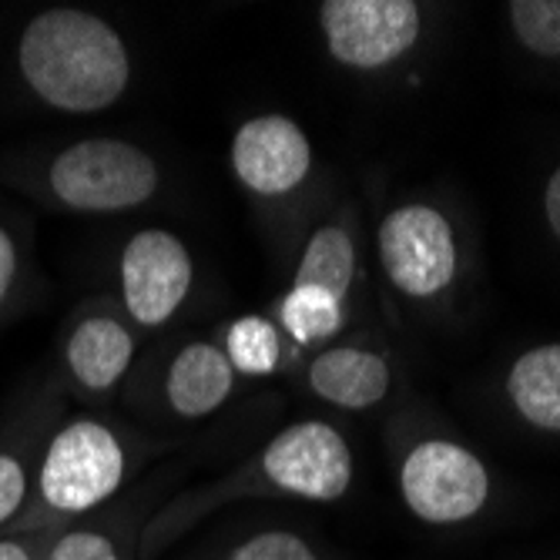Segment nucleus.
Listing matches in <instances>:
<instances>
[{
	"label": "nucleus",
	"instance_id": "obj_13",
	"mask_svg": "<svg viewBox=\"0 0 560 560\" xmlns=\"http://www.w3.org/2000/svg\"><path fill=\"white\" fill-rule=\"evenodd\" d=\"M506 396L530 427L560 433V342L527 349L506 373Z\"/></svg>",
	"mask_w": 560,
	"mask_h": 560
},
{
	"label": "nucleus",
	"instance_id": "obj_22",
	"mask_svg": "<svg viewBox=\"0 0 560 560\" xmlns=\"http://www.w3.org/2000/svg\"><path fill=\"white\" fill-rule=\"evenodd\" d=\"M544 212H547V225L550 232L560 238V168L550 175L547 191H544Z\"/></svg>",
	"mask_w": 560,
	"mask_h": 560
},
{
	"label": "nucleus",
	"instance_id": "obj_2",
	"mask_svg": "<svg viewBox=\"0 0 560 560\" xmlns=\"http://www.w3.org/2000/svg\"><path fill=\"white\" fill-rule=\"evenodd\" d=\"M50 191L74 212H128L159 191L162 172L144 148L121 138H84L47 172Z\"/></svg>",
	"mask_w": 560,
	"mask_h": 560
},
{
	"label": "nucleus",
	"instance_id": "obj_14",
	"mask_svg": "<svg viewBox=\"0 0 560 560\" xmlns=\"http://www.w3.org/2000/svg\"><path fill=\"white\" fill-rule=\"evenodd\" d=\"M355 279V242L342 222L319 225L310 242H305L292 282L295 285H316L346 302Z\"/></svg>",
	"mask_w": 560,
	"mask_h": 560
},
{
	"label": "nucleus",
	"instance_id": "obj_15",
	"mask_svg": "<svg viewBox=\"0 0 560 560\" xmlns=\"http://www.w3.org/2000/svg\"><path fill=\"white\" fill-rule=\"evenodd\" d=\"M342 305L336 295L316 285H289L282 299L276 302L279 329L295 342V346H316L323 339H332L342 329Z\"/></svg>",
	"mask_w": 560,
	"mask_h": 560
},
{
	"label": "nucleus",
	"instance_id": "obj_7",
	"mask_svg": "<svg viewBox=\"0 0 560 560\" xmlns=\"http://www.w3.org/2000/svg\"><path fill=\"white\" fill-rule=\"evenodd\" d=\"M380 262L402 295H440L456 276V238L446 215L420 201L393 209L380 225Z\"/></svg>",
	"mask_w": 560,
	"mask_h": 560
},
{
	"label": "nucleus",
	"instance_id": "obj_20",
	"mask_svg": "<svg viewBox=\"0 0 560 560\" xmlns=\"http://www.w3.org/2000/svg\"><path fill=\"white\" fill-rule=\"evenodd\" d=\"M27 503V470L14 453H0V527L11 524Z\"/></svg>",
	"mask_w": 560,
	"mask_h": 560
},
{
	"label": "nucleus",
	"instance_id": "obj_9",
	"mask_svg": "<svg viewBox=\"0 0 560 560\" xmlns=\"http://www.w3.org/2000/svg\"><path fill=\"white\" fill-rule=\"evenodd\" d=\"M232 175L259 198H282L313 172V144L289 115H256L232 135Z\"/></svg>",
	"mask_w": 560,
	"mask_h": 560
},
{
	"label": "nucleus",
	"instance_id": "obj_6",
	"mask_svg": "<svg viewBox=\"0 0 560 560\" xmlns=\"http://www.w3.org/2000/svg\"><path fill=\"white\" fill-rule=\"evenodd\" d=\"M399 490L427 524H460L490 497V477L477 456L450 440H423L399 470Z\"/></svg>",
	"mask_w": 560,
	"mask_h": 560
},
{
	"label": "nucleus",
	"instance_id": "obj_11",
	"mask_svg": "<svg viewBox=\"0 0 560 560\" xmlns=\"http://www.w3.org/2000/svg\"><path fill=\"white\" fill-rule=\"evenodd\" d=\"M310 389L339 410H370L389 393V366L380 352L336 346L310 363Z\"/></svg>",
	"mask_w": 560,
	"mask_h": 560
},
{
	"label": "nucleus",
	"instance_id": "obj_8",
	"mask_svg": "<svg viewBox=\"0 0 560 560\" xmlns=\"http://www.w3.org/2000/svg\"><path fill=\"white\" fill-rule=\"evenodd\" d=\"M195 282L188 245L165 232L144 229L125 242L121 252V299L125 313L141 329H159L175 319Z\"/></svg>",
	"mask_w": 560,
	"mask_h": 560
},
{
	"label": "nucleus",
	"instance_id": "obj_21",
	"mask_svg": "<svg viewBox=\"0 0 560 560\" xmlns=\"http://www.w3.org/2000/svg\"><path fill=\"white\" fill-rule=\"evenodd\" d=\"M14 279H18V245H14L11 232L0 225V305H4V299L11 295Z\"/></svg>",
	"mask_w": 560,
	"mask_h": 560
},
{
	"label": "nucleus",
	"instance_id": "obj_17",
	"mask_svg": "<svg viewBox=\"0 0 560 560\" xmlns=\"http://www.w3.org/2000/svg\"><path fill=\"white\" fill-rule=\"evenodd\" d=\"M506 11L527 50L540 58H560V0H514Z\"/></svg>",
	"mask_w": 560,
	"mask_h": 560
},
{
	"label": "nucleus",
	"instance_id": "obj_3",
	"mask_svg": "<svg viewBox=\"0 0 560 560\" xmlns=\"http://www.w3.org/2000/svg\"><path fill=\"white\" fill-rule=\"evenodd\" d=\"M128 470L121 440L94 420H74L50 436L37 470V497L47 514L74 517L118 493Z\"/></svg>",
	"mask_w": 560,
	"mask_h": 560
},
{
	"label": "nucleus",
	"instance_id": "obj_5",
	"mask_svg": "<svg viewBox=\"0 0 560 560\" xmlns=\"http://www.w3.org/2000/svg\"><path fill=\"white\" fill-rule=\"evenodd\" d=\"M319 27L342 68L383 71L413 50L423 14L413 0H326Z\"/></svg>",
	"mask_w": 560,
	"mask_h": 560
},
{
	"label": "nucleus",
	"instance_id": "obj_1",
	"mask_svg": "<svg viewBox=\"0 0 560 560\" xmlns=\"http://www.w3.org/2000/svg\"><path fill=\"white\" fill-rule=\"evenodd\" d=\"M18 65L44 105L68 115L112 108L131 81V55L121 34L74 8L37 14L21 34Z\"/></svg>",
	"mask_w": 560,
	"mask_h": 560
},
{
	"label": "nucleus",
	"instance_id": "obj_10",
	"mask_svg": "<svg viewBox=\"0 0 560 560\" xmlns=\"http://www.w3.org/2000/svg\"><path fill=\"white\" fill-rule=\"evenodd\" d=\"M235 370L222 346L209 339H195L175 352L165 376L168 406L185 420H201L222 410V402L235 389Z\"/></svg>",
	"mask_w": 560,
	"mask_h": 560
},
{
	"label": "nucleus",
	"instance_id": "obj_12",
	"mask_svg": "<svg viewBox=\"0 0 560 560\" xmlns=\"http://www.w3.org/2000/svg\"><path fill=\"white\" fill-rule=\"evenodd\" d=\"M135 360V336L115 316H88L68 339V370L91 393H108L121 383Z\"/></svg>",
	"mask_w": 560,
	"mask_h": 560
},
{
	"label": "nucleus",
	"instance_id": "obj_23",
	"mask_svg": "<svg viewBox=\"0 0 560 560\" xmlns=\"http://www.w3.org/2000/svg\"><path fill=\"white\" fill-rule=\"evenodd\" d=\"M0 560H37L31 544L18 540V537H0Z\"/></svg>",
	"mask_w": 560,
	"mask_h": 560
},
{
	"label": "nucleus",
	"instance_id": "obj_19",
	"mask_svg": "<svg viewBox=\"0 0 560 560\" xmlns=\"http://www.w3.org/2000/svg\"><path fill=\"white\" fill-rule=\"evenodd\" d=\"M44 560H121L112 537L97 530H71L50 544Z\"/></svg>",
	"mask_w": 560,
	"mask_h": 560
},
{
	"label": "nucleus",
	"instance_id": "obj_16",
	"mask_svg": "<svg viewBox=\"0 0 560 560\" xmlns=\"http://www.w3.org/2000/svg\"><path fill=\"white\" fill-rule=\"evenodd\" d=\"M225 355L242 376H272L282 366V329L266 316H242L225 332Z\"/></svg>",
	"mask_w": 560,
	"mask_h": 560
},
{
	"label": "nucleus",
	"instance_id": "obj_18",
	"mask_svg": "<svg viewBox=\"0 0 560 560\" xmlns=\"http://www.w3.org/2000/svg\"><path fill=\"white\" fill-rule=\"evenodd\" d=\"M225 560H319L316 550L289 530H266L242 540Z\"/></svg>",
	"mask_w": 560,
	"mask_h": 560
},
{
	"label": "nucleus",
	"instance_id": "obj_4",
	"mask_svg": "<svg viewBox=\"0 0 560 560\" xmlns=\"http://www.w3.org/2000/svg\"><path fill=\"white\" fill-rule=\"evenodd\" d=\"M262 490L313 503L339 500L352 483V450L326 420H302L279 430L248 467Z\"/></svg>",
	"mask_w": 560,
	"mask_h": 560
}]
</instances>
